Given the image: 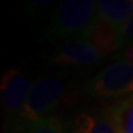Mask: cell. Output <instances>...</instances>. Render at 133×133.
Segmentation results:
<instances>
[{"label": "cell", "mask_w": 133, "mask_h": 133, "mask_svg": "<svg viewBox=\"0 0 133 133\" xmlns=\"http://www.w3.org/2000/svg\"><path fill=\"white\" fill-rule=\"evenodd\" d=\"M97 17V0H62L43 32L47 42L84 38Z\"/></svg>", "instance_id": "6da1fadb"}, {"label": "cell", "mask_w": 133, "mask_h": 133, "mask_svg": "<svg viewBox=\"0 0 133 133\" xmlns=\"http://www.w3.org/2000/svg\"><path fill=\"white\" fill-rule=\"evenodd\" d=\"M66 85L58 75H44L32 84L30 95L20 116V124L33 122L52 116V112L63 102Z\"/></svg>", "instance_id": "7a4b0ae2"}, {"label": "cell", "mask_w": 133, "mask_h": 133, "mask_svg": "<svg viewBox=\"0 0 133 133\" xmlns=\"http://www.w3.org/2000/svg\"><path fill=\"white\" fill-rule=\"evenodd\" d=\"M86 91L99 97L133 96V64L124 61L111 63L88 83Z\"/></svg>", "instance_id": "3957f363"}, {"label": "cell", "mask_w": 133, "mask_h": 133, "mask_svg": "<svg viewBox=\"0 0 133 133\" xmlns=\"http://www.w3.org/2000/svg\"><path fill=\"white\" fill-rule=\"evenodd\" d=\"M30 78L20 69L11 68L1 79V106L8 118L19 121L31 91Z\"/></svg>", "instance_id": "277c9868"}, {"label": "cell", "mask_w": 133, "mask_h": 133, "mask_svg": "<svg viewBox=\"0 0 133 133\" xmlns=\"http://www.w3.org/2000/svg\"><path fill=\"white\" fill-rule=\"evenodd\" d=\"M99 49L85 38H76L64 43L57 49L52 62L61 66H94L100 64L104 59Z\"/></svg>", "instance_id": "5b68a950"}, {"label": "cell", "mask_w": 133, "mask_h": 133, "mask_svg": "<svg viewBox=\"0 0 133 133\" xmlns=\"http://www.w3.org/2000/svg\"><path fill=\"white\" fill-rule=\"evenodd\" d=\"M84 38L92 43L104 57L119 49L118 30L102 20H97Z\"/></svg>", "instance_id": "8992f818"}, {"label": "cell", "mask_w": 133, "mask_h": 133, "mask_svg": "<svg viewBox=\"0 0 133 133\" xmlns=\"http://www.w3.org/2000/svg\"><path fill=\"white\" fill-rule=\"evenodd\" d=\"M133 14V0H97V17L119 31Z\"/></svg>", "instance_id": "52a82bcc"}, {"label": "cell", "mask_w": 133, "mask_h": 133, "mask_svg": "<svg viewBox=\"0 0 133 133\" xmlns=\"http://www.w3.org/2000/svg\"><path fill=\"white\" fill-rule=\"evenodd\" d=\"M117 133H133V96L126 97L105 111Z\"/></svg>", "instance_id": "ba28073f"}, {"label": "cell", "mask_w": 133, "mask_h": 133, "mask_svg": "<svg viewBox=\"0 0 133 133\" xmlns=\"http://www.w3.org/2000/svg\"><path fill=\"white\" fill-rule=\"evenodd\" d=\"M74 133H117L109 118L105 116L80 114L75 118Z\"/></svg>", "instance_id": "9c48e42d"}, {"label": "cell", "mask_w": 133, "mask_h": 133, "mask_svg": "<svg viewBox=\"0 0 133 133\" xmlns=\"http://www.w3.org/2000/svg\"><path fill=\"white\" fill-rule=\"evenodd\" d=\"M16 133H63V126L57 117L49 116L33 122L20 124Z\"/></svg>", "instance_id": "30bf717a"}, {"label": "cell", "mask_w": 133, "mask_h": 133, "mask_svg": "<svg viewBox=\"0 0 133 133\" xmlns=\"http://www.w3.org/2000/svg\"><path fill=\"white\" fill-rule=\"evenodd\" d=\"M59 0H24V11L26 17H36L43 10L51 8Z\"/></svg>", "instance_id": "8fae6325"}, {"label": "cell", "mask_w": 133, "mask_h": 133, "mask_svg": "<svg viewBox=\"0 0 133 133\" xmlns=\"http://www.w3.org/2000/svg\"><path fill=\"white\" fill-rule=\"evenodd\" d=\"M119 35V49H123L133 43V14L122 25L118 31Z\"/></svg>", "instance_id": "7c38bea8"}, {"label": "cell", "mask_w": 133, "mask_h": 133, "mask_svg": "<svg viewBox=\"0 0 133 133\" xmlns=\"http://www.w3.org/2000/svg\"><path fill=\"white\" fill-rule=\"evenodd\" d=\"M116 59L118 61H124V62H128L131 64H133V43L127 46L126 48H123L121 52L116 56Z\"/></svg>", "instance_id": "4fadbf2b"}]
</instances>
